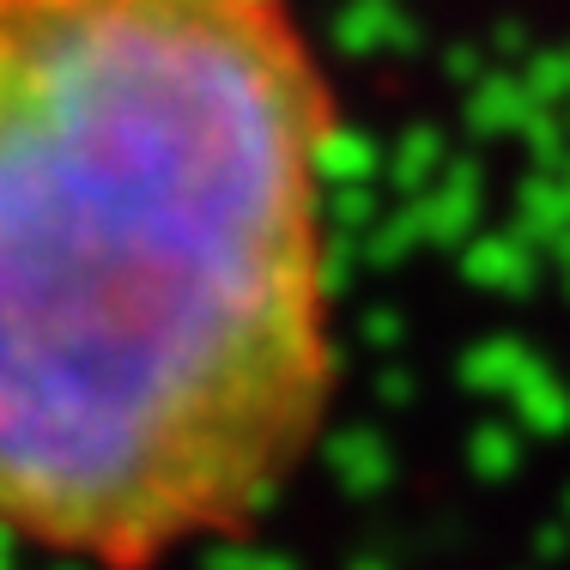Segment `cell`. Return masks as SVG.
Segmentation results:
<instances>
[{"mask_svg": "<svg viewBox=\"0 0 570 570\" xmlns=\"http://www.w3.org/2000/svg\"><path fill=\"white\" fill-rule=\"evenodd\" d=\"M341 98L292 0H0V534L158 570L334 401Z\"/></svg>", "mask_w": 570, "mask_h": 570, "instance_id": "1", "label": "cell"}]
</instances>
